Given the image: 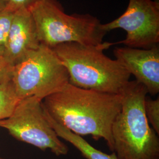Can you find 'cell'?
Listing matches in <instances>:
<instances>
[{
  "label": "cell",
  "instance_id": "1",
  "mask_svg": "<svg viewBox=\"0 0 159 159\" xmlns=\"http://www.w3.org/2000/svg\"><path fill=\"white\" fill-rule=\"evenodd\" d=\"M121 94L81 89L68 83L42 100L44 112L58 125L80 136L104 139L113 152L111 127L121 108Z\"/></svg>",
  "mask_w": 159,
  "mask_h": 159
},
{
  "label": "cell",
  "instance_id": "2",
  "mask_svg": "<svg viewBox=\"0 0 159 159\" xmlns=\"http://www.w3.org/2000/svg\"><path fill=\"white\" fill-rule=\"evenodd\" d=\"M113 45L103 42L100 46L67 43L52 48L68 71L69 83L101 93L121 94L131 75L117 61L103 51Z\"/></svg>",
  "mask_w": 159,
  "mask_h": 159
},
{
  "label": "cell",
  "instance_id": "3",
  "mask_svg": "<svg viewBox=\"0 0 159 159\" xmlns=\"http://www.w3.org/2000/svg\"><path fill=\"white\" fill-rule=\"evenodd\" d=\"M148 93L136 80L122 93L121 108L111 127L113 152L117 159H159V135L150 127L144 110Z\"/></svg>",
  "mask_w": 159,
  "mask_h": 159
},
{
  "label": "cell",
  "instance_id": "4",
  "mask_svg": "<svg viewBox=\"0 0 159 159\" xmlns=\"http://www.w3.org/2000/svg\"><path fill=\"white\" fill-rule=\"evenodd\" d=\"M40 44L51 48L67 43L100 46L107 33L89 14H66L58 0H38L29 8Z\"/></svg>",
  "mask_w": 159,
  "mask_h": 159
},
{
  "label": "cell",
  "instance_id": "5",
  "mask_svg": "<svg viewBox=\"0 0 159 159\" xmlns=\"http://www.w3.org/2000/svg\"><path fill=\"white\" fill-rule=\"evenodd\" d=\"M11 81L20 100L35 96L43 100L67 85L69 75L52 49L41 44L14 65Z\"/></svg>",
  "mask_w": 159,
  "mask_h": 159
},
{
  "label": "cell",
  "instance_id": "6",
  "mask_svg": "<svg viewBox=\"0 0 159 159\" xmlns=\"http://www.w3.org/2000/svg\"><path fill=\"white\" fill-rule=\"evenodd\" d=\"M0 127L17 140L43 151L49 149L57 156L68 154L67 146L51 127L46 118L42 100L37 97L20 100L11 115L0 121Z\"/></svg>",
  "mask_w": 159,
  "mask_h": 159
},
{
  "label": "cell",
  "instance_id": "7",
  "mask_svg": "<svg viewBox=\"0 0 159 159\" xmlns=\"http://www.w3.org/2000/svg\"><path fill=\"white\" fill-rule=\"evenodd\" d=\"M107 33L115 29L127 33L125 40L113 44L149 49L159 43V0H129L125 12L113 21L102 24Z\"/></svg>",
  "mask_w": 159,
  "mask_h": 159
},
{
  "label": "cell",
  "instance_id": "8",
  "mask_svg": "<svg viewBox=\"0 0 159 159\" xmlns=\"http://www.w3.org/2000/svg\"><path fill=\"white\" fill-rule=\"evenodd\" d=\"M113 54L135 80L146 87L148 93L152 96L159 93V45L149 49L116 47Z\"/></svg>",
  "mask_w": 159,
  "mask_h": 159
},
{
  "label": "cell",
  "instance_id": "9",
  "mask_svg": "<svg viewBox=\"0 0 159 159\" xmlns=\"http://www.w3.org/2000/svg\"><path fill=\"white\" fill-rule=\"evenodd\" d=\"M33 18L29 8L15 12L3 56L13 66L29 51L40 46Z\"/></svg>",
  "mask_w": 159,
  "mask_h": 159
},
{
  "label": "cell",
  "instance_id": "10",
  "mask_svg": "<svg viewBox=\"0 0 159 159\" xmlns=\"http://www.w3.org/2000/svg\"><path fill=\"white\" fill-rule=\"evenodd\" d=\"M44 113L48 123L56 131L57 136L72 144L74 148L79 151L85 159H117L113 152H112L111 154H108L94 148L82 136L77 135L63 126L58 125L49 117L45 112Z\"/></svg>",
  "mask_w": 159,
  "mask_h": 159
},
{
  "label": "cell",
  "instance_id": "11",
  "mask_svg": "<svg viewBox=\"0 0 159 159\" xmlns=\"http://www.w3.org/2000/svg\"><path fill=\"white\" fill-rule=\"evenodd\" d=\"M20 100L11 80L0 84V121L11 115Z\"/></svg>",
  "mask_w": 159,
  "mask_h": 159
},
{
  "label": "cell",
  "instance_id": "12",
  "mask_svg": "<svg viewBox=\"0 0 159 159\" xmlns=\"http://www.w3.org/2000/svg\"><path fill=\"white\" fill-rule=\"evenodd\" d=\"M144 110L145 115L149 124L152 129L159 134V98L152 100L150 97H146L144 102Z\"/></svg>",
  "mask_w": 159,
  "mask_h": 159
},
{
  "label": "cell",
  "instance_id": "13",
  "mask_svg": "<svg viewBox=\"0 0 159 159\" xmlns=\"http://www.w3.org/2000/svg\"><path fill=\"white\" fill-rule=\"evenodd\" d=\"M16 11L7 7L0 10V47L3 48L6 45Z\"/></svg>",
  "mask_w": 159,
  "mask_h": 159
},
{
  "label": "cell",
  "instance_id": "14",
  "mask_svg": "<svg viewBox=\"0 0 159 159\" xmlns=\"http://www.w3.org/2000/svg\"><path fill=\"white\" fill-rule=\"evenodd\" d=\"M13 66L3 54L0 56V84L11 80Z\"/></svg>",
  "mask_w": 159,
  "mask_h": 159
},
{
  "label": "cell",
  "instance_id": "15",
  "mask_svg": "<svg viewBox=\"0 0 159 159\" xmlns=\"http://www.w3.org/2000/svg\"><path fill=\"white\" fill-rule=\"evenodd\" d=\"M6 4V7L14 11L18 9L26 8H29L38 0H2Z\"/></svg>",
  "mask_w": 159,
  "mask_h": 159
},
{
  "label": "cell",
  "instance_id": "16",
  "mask_svg": "<svg viewBox=\"0 0 159 159\" xmlns=\"http://www.w3.org/2000/svg\"><path fill=\"white\" fill-rule=\"evenodd\" d=\"M6 7V6L5 3L2 0H0V10L3 9V8H4Z\"/></svg>",
  "mask_w": 159,
  "mask_h": 159
},
{
  "label": "cell",
  "instance_id": "17",
  "mask_svg": "<svg viewBox=\"0 0 159 159\" xmlns=\"http://www.w3.org/2000/svg\"><path fill=\"white\" fill-rule=\"evenodd\" d=\"M4 53V48L2 47H0V56L2 55Z\"/></svg>",
  "mask_w": 159,
  "mask_h": 159
},
{
  "label": "cell",
  "instance_id": "18",
  "mask_svg": "<svg viewBox=\"0 0 159 159\" xmlns=\"http://www.w3.org/2000/svg\"><path fill=\"white\" fill-rule=\"evenodd\" d=\"M0 159H2V158H1V157H0Z\"/></svg>",
  "mask_w": 159,
  "mask_h": 159
}]
</instances>
